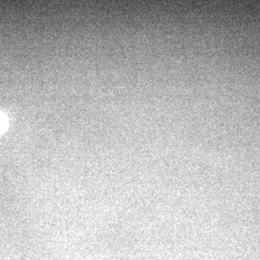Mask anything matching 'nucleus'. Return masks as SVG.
Wrapping results in <instances>:
<instances>
[{
	"label": "nucleus",
	"mask_w": 260,
	"mask_h": 260,
	"mask_svg": "<svg viewBox=\"0 0 260 260\" xmlns=\"http://www.w3.org/2000/svg\"><path fill=\"white\" fill-rule=\"evenodd\" d=\"M8 126V120L5 114L0 111V134L5 132Z\"/></svg>",
	"instance_id": "nucleus-1"
}]
</instances>
